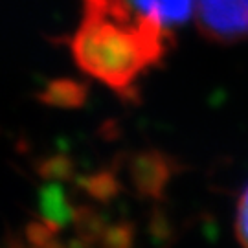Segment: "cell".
<instances>
[{"instance_id":"cell-1","label":"cell","mask_w":248,"mask_h":248,"mask_svg":"<svg viewBox=\"0 0 248 248\" xmlns=\"http://www.w3.org/2000/svg\"><path fill=\"white\" fill-rule=\"evenodd\" d=\"M171 39V31L136 15L125 0H83L70 50L79 70L134 99L140 79L168 55Z\"/></svg>"},{"instance_id":"cell-2","label":"cell","mask_w":248,"mask_h":248,"mask_svg":"<svg viewBox=\"0 0 248 248\" xmlns=\"http://www.w3.org/2000/svg\"><path fill=\"white\" fill-rule=\"evenodd\" d=\"M197 24L206 39L230 45L248 39V0H197Z\"/></svg>"},{"instance_id":"cell-3","label":"cell","mask_w":248,"mask_h":248,"mask_svg":"<svg viewBox=\"0 0 248 248\" xmlns=\"http://www.w3.org/2000/svg\"><path fill=\"white\" fill-rule=\"evenodd\" d=\"M129 180L136 193L149 199H160L173 175V162L164 153L147 149L136 153L129 160Z\"/></svg>"},{"instance_id":"cell-4","label":"cell","mask_w":248,"mask_h":248,"mask_svg":"<svg viewBox=\"0 0 248 248\" xmlns=\"http://www.w3.org/2000/svg\"><path fill=\"white\" fill-rule=\"evenodd\" d=\"M125 4L136 15L149 18L168 31L186 24L193 9V0H125Z\"/></svg>"},{"instance_id":"cell-5","label":"cell","mask_w":248,"mask_h":248,"mask_svg":"<svg viewBox=\"0 0 248 248\" xmlns=\"http://www.w3.org/2000/svg\"><path fill=\"white\" fill-rule=\"evenodd\" d=\"M39 212L41 221L46 222L53 232H59L66 224L78 219V213L66 201L64 189L55 180H50L39 191Z\"/></svg>"},{"instance_id":"cell-6","label":"cell","mask_w":248,"mask_h":248,"mask_svg":"<svg viewBox=\"0 0 248 248\" xmlns=\"http://www.w3.org/2000/svg\"><path fill=\"white\" fill-rule=\"evenodd\" d=\"M39 99L50 107L78 108L87 99V87L74 79H55L46 85Z\"/></svg>"},{"instance_id":"cell-7","label":"cell","mask_w":248,"mask_h":248,"mask_svg":"<svg viewBox=\"0 0 248 248\" xmlns=\"http://www.w3.org/2000/svg\"><path fill=\"white\" fill-rule=\"evenodd\" d=\"M81 186L85 191H89L94 199L99 201H107L110 197H114L120 189V184L116 182L112 173H96V175H89V177L81 178Z\"/></svg>"},{"instance_id":"cell-8","label":"cell","mask_w":248,"mask_h":248,"mask_svg":"<svg viewBox=\"0 0 248 248\" xmlns=\"http://www.w3.org/2000/svg\"><path fill=\"white\" fill-rule=\"evenodd\" d=\"M39 173L48 180L68 178L72 175V162L64 156H52L39 166Z\"/></svg>"},{"instance_id":"cell-9","label":"cell","mask_w":248,"mask_h":248,"mask_svg":"<svg viewBox=\"0 0 248 248\" xmlns=\"http://www.w3.org/2000/svg\"><path fill=\"white\" fill-rule=\"evenodd\" d=\"M235 235L243 248H248V186L243 189L235 212Z\"/></svg>"},{"instance_id":"cell-10","label":"cell","mask_w":248,"mask_h":248,"mask_svg":"<svg viewBox=\"0 0 248 248\" xmlns=\"http://www.w3.org/2000/svg\"><path fill=\"white\" fill-rule=\"evenodd\" d=\"M105 248H129L133 239V230L127 224H116L101 233Z\"/></svg>"},{"instance_id":"cell-11","label":"cell","mask_w":248,"mask_h":248,"mask_svg":"<svg viewBox=\"0 0 248 248\" xmlns=\"http://www.w3.org/2000/svg\"><path fill=\"white\" fill-rule=\"evenodd\" d=\"M9 248H61V245L59 243H55V241H48V243H45V245H31V243H28L26 241V245H18V243H13Z\"/></svg>"}]
</instances>
